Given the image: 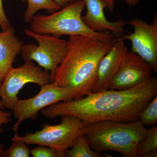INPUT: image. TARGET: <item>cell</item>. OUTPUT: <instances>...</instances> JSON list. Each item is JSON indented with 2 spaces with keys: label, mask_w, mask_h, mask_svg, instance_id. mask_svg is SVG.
I'll use <instances>...</instances> for the list:
<instances>
[{
  "label": "cell",
  "mask_w": 157,
  "mask_h": 157,
  "mask_svg": "<svg viewBox=\"0 0 157 157\" xmlns=\"http://www.w3.org/2000/svg\"><path fill=\"white\" fill-rule=\"evenodd\" d=\"M157 95V78L152 76L130 89L91 92L79 99L58 102L41 112L50 119L74 117L85 126L102 121L130 122L138 120L140 113Z\"/></svg>",
  "instance_id": "1"
},
{
  "label": "cell",
  "mask_w": 157,
  "mask_h": 157,
  "mask_svg": "<svg viewBox=\"0 0 157 157\" xmlns=\"http://www.w3.org/2000/svg\"><path fill=\"white\" fill-rule=\"evenodd\" d=\"M115 39L70 36L67 52L51 82L72 91L75 100L92 92L99 63Z\"/></svg>",
  "instance_id": "2"
},
{
  "label": "cell",
  "mask_w": 157,
  "mask_h": 157,
  "mask_svg": "<svg viewBox=\"0 0 157 157\" xmlns=\"http://www.w3.org/2000/svg\"><path fill=\"white\" fill-rule=\"evenodd\" d=\"M147 129L139 120L130 122L102 121L85 126L84 134L93 150L112 151L124 157H138L136 148Z\"/></svg>",
  "instance_id": "3"
},
{
  "label": "cell",
  "mask_w": 157,
  "mask_h": 157,
  "mask_svg": "<svg viewBox=\"0 0 157 157\" xmlns=\"http://www.w3.org/2000/svg\"><path fill=\"white\" fill-rule=\"evenodd\" d=\"M85 8L84 0H75L49 15L36 14L30 23V28L37 33L57 37L67 35L114 39L112 34L95 32L85 24L82 16Z\"/></svg>",
  "instance_id": "4"
},
{
  "label": "cell",
  "mask_w": 157,
  "mask_h": 157,
  "mask_svg": "<svg viewBox=\"0 0 157 157\" xmlns=\"http://www.w3.org/2000/svg\"><path fill=\"white\" fill-rule=\"evenodd\" d=\"M62 117L60 124L54 125L45 124L42 130L35 133H27L23 136L15 134L11 140L23 141L28 145L48 147L66 152L72 146L76 137L84 134L85 125L78 118L71 116Z\"/></svg>",
  "instance_id": "5"
},
{
  "label": "cell",
  "mask_w": 157,
  "mask_h": 157,
  "mask_svg": "<svg viewBox=\"0 0 157 157\" xmlns=\"http://www.w3.org/2000/svg\"><path fill=\"white\" fill-rule=\"evenodd\" d=\"M24 31L27 36L38 42V45L23 44L21 51L23 59L25 62H36L39 67L50 73L51 80L66 54L67 42L59 37L37 33L27 29Z\"/></svg>",
  "instance_id": "6"
},
{
  "label": "cell",
  "mask_w": 157,
  "mask_h": 157,
  "mask_svg": "<svg viewBox=\"0 0 157 157\" xmlns=\"http://www.w3.org/2000/svg\"><path fill=\"white\" fill-rule=\"evenodd\" d=\"M51 82L50 73L36 66L33 61H25L19 67H12L1 83L2 104L5 108L13 110L18 100L17 95L27 83L42 86Z\"/></svg>",
  "instance_id": "7"
},
{
  "label": "cell",
  "mask_w": 157,
  "mask_h": 157,
  "mask_svg": "<svg viewBox=\"0 0 157 157\" xmlns=\"http://www.w3.org/2000/svg\"><path fill=\"white\" fill-rule=\"evenodd\" d=\"M40 91L33 98L24 100L18 99L13 109L14 117L17 120L12 130L17 134L20 124L27 119L36 120L39 112L48 106L61 101L75 100L72 91L61 87L52 82L40 86Z\"/></svg>",
  "instance_id": "8"
},
{
  "label": "cell",
  "mask_w": 157,
  "mask_h": 157,
  "mask_svg": "<svg viewBox=\"0 0 157 157\" xmlns=\"http://www.w3.org/2000/svg\"><path fill=\"white\" fill-rule=\"evenodd\" d=\"M134 32L123 35L122 39L132 42V52L139 56L151 67L152 71L157 72V15L152 23L148 24L138 17L128 21Z\"/></svg>",
  "instance_id": "9"
},
{
  "label": "cell",
  "mask_w": 157,
  "mask_h": 157,
  "mask_svg": "<svg viewBox=\"0 0 157 157\" xmlns=\"http://www.w3.org/2000/svg\"><path fill=\"white\" fill-rule=\"evenodd\" d=\"M152 72L148 63L136 54L128 51L109 89L126 90L135 87L151 78Z\"/></svg>",
  "instance_id": "10"
},
{
  "label": "cell",
  "mask_w": 157,
  "mask_h": 157,
  "mask_svg": "<svg viewBox=\"0 0 157 157\" xmlns=\"http://www.w3.org/2000/svg\"><path fill=\"white\" fill-rule=\"evenodd\" d=\"M124 41L121 37L115 39L111 48L101 59L97 70V79L92 92L109 89L113 78L120 68L128 51Z\"/></svg>",
  "instance_id": "11"
},
{
  "label": "cell",
  "mask_w": 157,
  "mask_h": 157,
  "mask_svg": "<svg viewBox=\"0 0 157 157\" xmlns=\"http://www.w3.org/2000/svg\"><path fill=\"white\" fill-rule=\"evenodd\" d=\"M86 13L82 16L85 24L91 29L100 33L110 32L113 36H122L125 22L122 19L111 22L107 19L104 9H107L105 0H84Z\"/></svg>",
  "instance_id": "12"
},
{
  "label": "cell",
  "mask_w": 157,
  "mask_h": 157,
  "mask_svg": "<svg viewBox=\"0 0 157 157\" xmlns=\"http://www.w3.org/2000/svg\"><path fill=\"white\" fill-rule=\"evenodd\" d=\"M13 28L0 33V83L12 67L23 43L15 35Z\"/></svg>",
  "instance_id": "13"
},
{
  "label": "cell",
  "mask_w": 157,
  "mask_h": 157,
  "mask_svg": "<svg viewBox=\"0 0 157 157\" xmlns=\"http://www.w3.org/2000/svg\"><path fill=\"white\" fill-rule=\"evenodd\" d=\"M137 157L157 156V128L147 129L146 136L137 144L136 148Z\"/></svg>",
  "instance_id": "14"
},
{
  "label": "cell",
  "mask_w": 157,
  "mask_h": 157,
  "mask_svg": "<svg viewBox=\"0 0 157 157\" xmlns=\"http://www.w3.org/2000/svg\"><path fill=\"white\" fill-rule=\"evenodd\" d=\"M66 151L68 157H99V153L91 147L84 134L78 135L73 145Z\"/></svg>",
  "instance_id": "15"
},
{
  "label": "cell",
  "mask_w": 157,
  "mask_h": 157,
  "mask_svg": "<svg viewBox=\"0 0 157 157\" xmlns=\"http://www.w3.org/2000/svg\"><path fill=\"white\" fill-rule=\"evenodd\" d=\"M21 1L24 2H26L28 4L27 9L24 15V19L26 22L30 23L33 17L40 10H46L51 13L60 9L54 0H21Z\"/></svg>",
  "instance_id": "16"
},
{
  "label": "cell",
  "mask_w": 157,
  "mask_h": 157,
  "mask_svg": "<svg viewBox=\"0 0 157 157\" xmlns=\"http://www.w3.org/2000/svg\"><path fill=\"white\" fill-rule=\"evenodd\" d=\"M138 120L144 126L155 125L157 124V97H154L141 111Z\"/></svg>",
  "instance_id": "17"
},
{
  "label": "cell",
  "mask_w": 157,
  "mask_h": 157,
  "mask_svg": "<svg viewBox=\"0 0 157 157\" xmlns=\"http://www.w3.org/2000/svg\"><path fill=\"white\" fill-rule=\"evenodd\" d=\"M12 141L10 147L8 149L4 150L3 157H30V150L26 143L20 140H12Z\"/></svg>",
  "instance_id": "18"
},
{
  "label": "cell",
  "mask_w": 157,
  "mask_h": 157,
  "mask_svg": "<svg viewBox=\"0 0 157 157\" xmlns=\"http://www.w3.org/2000/svg\"><path fill=\"white\" fill-rule=\"evenodd\" d=\"M30 154L33 157H66L65 152L43 146H40L30 150Z\"/></svg>",
  "instance_id": "19"
},
{
  "label": "cell",
  "mask_w": 157,
  "mask_h": 157,
  "mask_svg": "<svg viewBox=\"0 0 157 157\" xmlns=\"http://www.w3.org/2000/svg\"><path fill=\"white\" fill-rule=\"evenodd\" d=\"M0 27L3 31L9 30L12 28L3 9L2 0H0Z\"/></svg>",
  "instance_id": "20"
},
{
  "label": "cell",
  "mask_w": 157,
  "mask_h": 157,
  "mask_svg": "<svg viewBox=\"0 0 157 157\" xmlns=\"http://www.w3.org/2000/svg\"><path fill=\"white\" fill-rule=\"evenodd\" d=\"M11 121V113L0 109V134L3 132V128L5 125L7 124Z\"/></svg>",
  "instance_id": "21"
},
{
  "label": "cell",
  "mask_w": 157,
  "mask_h": 157,
  "mask_svg": "<svg viewBox=\"0 0 157 157\" xmlns=\"http://www.w3.org/2000/svg\"><path fill=\"white\" fill-rule=\"evenodd\" d=\"M74 1L75 0H54L57 5L60 8Z\"/></svg>",
  "instance_id": "22"
},
{
  "label": "cell",
  "mask_w": 157,
  "mask_h": 157,
  "mask_svg": "<svg viewBox=\"0 0 157 157\" xmlns=\"http://www.w3.org/2000/svg\"><path fill=\"white\" fill-rule=\"evenodd\" d=\"M107 4V8L110 12H112L115 7V0H105Z\"/></svg>",
  "instance_id": "23"
},
{
  "label": "cell",
  "mask_w": 157,
  "mask_h": 157,
  "mask_svg": "<svg viewBox=\"0 0 157 157\" xmlns=\"http://www.w3.org/2000/svg\"><path fill=\"white\" fill-rule=\"evenodd\" d=\"M129 6H135L139 3V0H124Z\"/></svg>",
  "instance_id": "24"
},
{
  "label": "cell",
  "mask_w": 157,
  "mask_h": 157,
  "mask_svg": "<svg viewBox=\"0 0 157 157\" xmlns=\"http://www.w3.org/2000/svg\"><path fill=\"white\" fill-rule=\"evenodd\" d=\"M4 146L2 144L0 143V157H3V153L4 151Z\"/></svg>",
  "instance_id": "25"
},
{
  "label": "cell",
  "mask_w": 157,
  "mask_h": 157,
  "mask_svg": "<svg viewBox=\"0 0 157 157\" xmlns=\"http://www.w3.org/2000/svg\"><path fill=\"white\" fill-rule=\"evenodd\" d=\"M0 86H1V83H0ZM0 109H5V107H3L2 104V102H1V100H0Z\"/></svg>",
  "instance_id": "26"
}]
</instances>
